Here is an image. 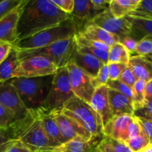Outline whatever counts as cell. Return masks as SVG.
Wrapping results in <instances>:
<instances>
[{
  "label": "cell",
  "instance_id": "1",
  "mask_svg": "<svg viewBox=\"0 0 152 152\" xmlns=\"http://www.w3.org/2000/svg\"><path fill=\"white\" fill-rule=\"evenodd\" d=\"M68 18L70 15L62 11L50 0H28L18 22V40L29 38Z\"/></svg>",
  "mask_w": 152,
  "mask_h": 152
},
{
  "label": "cell",
  "instance_id": "2",
  "mask_svg": "<svg viewBox=\"0 0 152 152\" xmlns=\"http://www.w3.org/2000/svg\"><path fill=\"white\" fill-rule=\"evenodd\" d=\"M53 75L45 77H16L9 80L16 88L21 100L29 111L42 108L51 87Z\"/></svg>",
  "mask_w": 152,
  "mask_h": 152
},
{
  "label": "cell",
  "instance_id": "3",
  "mask_svg": "<svg viewBox=\"0 0 152 152\" xmlns=\"http://www.w3.org/2000/svg\"><path fill=\"white\" fill-rule=\"evenodd\" d=\"M16 140L33 152L53 150L43 129L37 111H29L28 115L13 125Z\"/></svg>",
  "mask_w": 152,
  "mask_h": 152
},
{
  "label": "cell",
  "instance_id": "4",
  "mask_svg": "<svg viewBox=\"0 0 152 152\" xmlns=\"http://www.w3.org/2000/svg\"><path fill=\"white\" fill-rule=\"evenodd\" d=\"M60 111L80 125L93 137L104 136L102 120L90 104L74 96L65 103Z\"/></svg>",
  "mask_w": 152,
  "mask_h": 152
},
{
  "label": "cell",
  "instance_id": "5",
  "mask_svg": "<svg viewBox=\"0 0 152 152\" xmlns=\"http://www.w3.org/2000/svg\"><path fill=\"white\" fill-rule=\"evenodd\" d=\"M79 33L77 25L71 17L54 27L41 31L29 38L17 42L14 46L18 50H31L51 45L61 40L71 38Z\"/></svg>",
  "mask_w": 152,
  "mask_h": 152
},
{
  "label": "cell",
  "instance_id": "6",
  "mask_svg": "<svg viewBox=\"0 0 152 152\" xmlns=\"http://www.w3.org/2000/svg\"><path fill=\"white\" fill-rule=\"evenodd\" d=\"M76 49L77 44L74 36L71 38L61 40L40 48L17 50L19 60L31 56H44L50 59L59 68L67 66Z\"/></svg>",
  "mask_w": 152,
  "mask_h": 152
},
{
  "label": "cell",
  "instance_id": "7",
  "mask_svg": "<svg viewBox=\"0 0 152 152\" xmlns=\"http://www.w3.org/2000/svg\"><path fill=\"white\" fill-rule=\"evenodd\" d=\"M74 96L70 83L67 67L59 68L53 75L51 87L42 108L45 111H59Z\"/></svg>",
  "mask_w": 152,
  "mask_h": 152
},
{
  "label": "cell",
  "instance_id": "8",
  "mask_svg": "<svg viewBox=\"0 0 152 152\" xmlns=\"http://www.w3.org/2000/svg\"><path fill=\"white\" fill-rule=\"evenodd\" d=\"M57 70V66L48 58L31 56L19 60L13 77V78L45 77L54 75Z\"/></svg>",
  "mask_w": 152,
  "mask_h": 152
},
{
  "label": "cell",
  "instance_id": "9",
  "mask_svg": "<svg viewBox=\"0 0 152 152\" xmlns=\"http://www.w3.org/2000/svg\"><path fill=\"white\" fill-rule=\"evenodd\" d=\"M66 67L74 96L90 104L95 91V88L92 85L91 78L72 62H68Z\"/></svg>",
  "mask_w": 152,
  "mask_h": 152
},
{
  "label": "cell",
  "instance_id": "10",
  "mask_svg": "<svg viewBox=\"0 0 152 152\" xmlns=\"http://www.w3.org/2000/svg\"><path fill=\"white\" fill-rule=\"evenodd\" d=\"M91 22L102 28L109 34L120 39L129 36L132 31V25L127 18H116L111 14L109 8L95 16Z\"/></svg>",
  "mask_w": 152,
  "mask_h": 152
},
{
  "label": "cell",
  "instance_id": "11",
  "mask_svg": "<svg viewBox=\"0 0 152 152\" xmlns=\"http://www.w3.org/2000/svg\"><path fill=\"white\" fill-rule=\"evenodd\" d=\"M0 104L13 114L16 121L23 120L29 113L16 88L9 81L0 83Z\"/></svg>",
  "mask_w": 152,
  "mask_h": 152
},
{
  "label": "cell",
  "instance_id": "12",
  "mask_svg": "<svg viewBox=\"0 0 152 152\" xmlns=\"http://www.w3.org/2000/svg\"><path fill=\"white\" fill-rule=\"evenodd\" d=\"M28 0H22L21 4L0 20V41L5 42L14 47L19 42L16 35L17 25L24 6Z\"/></svg>",
  "mask_w": 152,
  "mask_h": 152
},
{
  "label": "cell",
  "instance_id": "13",
  "mask_svg": "<svg viewBox=\"0 0 152 152\" xmlns=\"http://www.w3.org/2000/svg\"><path fill=\"white\" fill-rule=\"evenodd\" d=\"M53 114L59 127L61 134L65 139V142L77 137H82L86 140L91 139L93 137L88 133L84 129L77 124L75 121L66 117L61 111H50Z\"/></svg>",
  "mask_w": 152,
  "mask_h": 152
},
{
  "label": "cell",
  "instance_id": "14",
  "mask_svg": "<svg viewBox=\"0 0 152 152\" xmlns=\"http://www.w3.org/2000/svg\"><path fill=\"white\" fill-rule=\"evenodd\" d=\"M134 115L114 116L103 127V135L117 140L126 142L128 137V128Z\"/></svg>",
  "mask_w": 152,
  "mask_h": 152
},
{
  "label": "cell",
  "instance_id": "15",
  "mask_svg": "<svg viewBox=\"0 0 152 152\" xmlns=\"http://www.w3.org/2000/svg\"><path fill=\"white\" fill-rule=\"evenodd\" d=\"M70 62L77 65L91 78H94L100 68L105 65L91 53L77 48L76 49Z\"/></svg>",
  "mask_w": 152,
  "mask_h": 152
},
{
  "label": "cell",
  "instance_id": "16",
  "mask_svg": "<svg viewBox=\"0 0 152 152\" xmlns=\"http://www.w3.org/2000/svg\"><path fill=\"white\" fill-rule=\"evenodd\" d=\"M108 88L106 86L96 88L90 102L91 106L100 117L103 127L113 117L108 100Z\"/></svg>",
  "mask_w": 152,
  "mask_h": 152
},
{
  "label": "cell",
  "instance_id": "17",
  "mask_svg": "<svg viewBox=\"0 0 152 152\" xmlns=\"http://www.w3.org/2000/svg\"><path fill=\"white\" fill-rule=\"evenodd\" d=\"M37 111L43 129L53 148H54L55 147L59 146L65 142V139L59 132V127L52 112L45 111L42 108Z\"/></svg>",
  "mask_w": 152,
  "mask_h": 152
},
{
  "label": "cell",
  "instance_id": "18",
  "mask_svg": "<svg viewBox=\"0 0 152 152\" xmlns=\"http://www.w3.org/2000/svg\"><path fill=\"white\" fill-rule=\"evenodd\" d=\"M100 13L94 10L91 0L74 1V10L70 17L77 25L79 32L83 27Z\"/></svg>",
  "mask_w": 152,
  "mask_h": 152
},
{
  "label": "cell",
  "instance_id": "19",
  "mask_svg": "<svg viewBox=\"0 0 152 152\" xmlns=\"http://www.w3.org/2000/svg\"><path fill=\"white\" fill-rule=\"evenodd\" d=\"M108 100L113 117L119 115H134L132 100L115 90L108 88Z\"/></svg>",
  "mask_w": 152,
  "mask_h": 152
},
{
  "label": "cell",
  "instance_id": "20",
  "mask_svg": "<svg viewBox=\"0 0 152 152\" xmlns=\"http://www.w3.org/2000/svg\"><path fill=\"white\" fill-rule=\"evenodd\" d=\"M102 137H92L90 140L82 137L74 138L55 147L52 151L53 152H94L95 147Z\"/></svg>",
  "mask_w": 152,
  "mask_h": 152
},
{
  "label": "cell",
  "instance_id": "21",
  "mask_svg": "<svg viewBox=\"0 0 152 152\" xmlns=\"http://www.w3.org/2000/svg\"><path fill=\"white\" fill-rule=\"evenodd\" d=\"M78 34L86 39L103 43L109 48L116 42H120V39L118 37L109 34L91 22H88Z\"/></svg>",
  "mask_w": 152,
  "mask_h": 152
},
{
  "label": "cell",
  "instance_id": "22",
  "mask_svg": "<svg viewBox=\"0 0 152 152\" xmlns=\"http://www.w3.org/2000/svg\"><path fill=\"white\" fill-rule=\"evenodd\" d=\"M128 67L132 71L137 80L149 82L152 80V61L141 56L130 57Z\"/></svg>",
  "mask_w": 152,
  "mask_h": 152
},
{
  "label": "cell",
  "instance_id": "23",
  "mask_svg": "<svg viewBox=\"0 0 152 152\" xmlns=\"http://www.w3.org/2000/svg\"><path fill=\"white\" fill-rule=\"evenodd\" d=\"M132 25V31L129 35L132 38L139 42L142 38L152 36V21L126 16Z\"/></svg>",
  "mask_w": 152,
  "mask_h": 152
},
{
  "label": "cell",
  "instance_id": "24",
  "mask_svg": "<svg viewBox=\"0 0 152 152\" xmlns=\"http://www.w3.org/2000/svg\"><path fill=\"white\" fill-rule=\"evenodd\" d=\"M19 62L18 50L13 47L7 57L0 65V83H5L13 79V73Z\"/></svg>",
  "mask_w": 152,
  "mask_h": 152
},
{
  "label": "cell",
  "instance_id": "25",
  "mask_svg": "<svg viewBox=\"0 0 152 152\" xmlns=\"http://www.w3.org/2000/svg\"><path fill=\"white\" fill-rule=\"evenodd\" d=\"M140 0H111L109 4L110 11L116 18H123L135 10Z\"/></svg>",
  "mask_w": 152,
  "mask_h": 152
},
{
  "label": "cell",
  "instance_id": "26",
  "mask_svg": "<svg viewBox=\"0 0 152 152\" xmlns=\"http://www.w3.org/2000/svg\"><path fill=\"white\" fill-rule=\"evenodd\" d=\"M94 152H132L124 142L103 136Z\"/></svg>",
  "mask_w": 152,
  "mask_h": 152
},
{
  "label": "cell",
  "instance_id": "27",
  "mask_svg": "<svg viewBox=\"0 0 152 152\" xmlns=\"http://www.w3.org/2000/svg\"><path fill=\"white\" fill-rule=\"evenodd\" d=\"M130 53L120 42H116L108 50V63H129Z\"/></svg>",
  "mask_w": 152,
  "mask_h": 152
},
{
  "label": "cell",
  "instance_id": "28",
  "mask_svg": "<svg viewBox=\"0 0 152 152\" xmlns=\"http://www.w3.org/2000/svg\"><path fill=\"white\" fill-rule=\"evenodd\" d=\"M145 85H146V82L137 80L132 88V90H133L132 104H133L134 111L142 108L145 105Z\"/></svg>",
  "mask_w": 152,
  "mask_h": 152
},
{
  "label": "cell",
  "instance_id": "29",
  "mask_svg": "<svg viewBox=\"0 0 152 152\" xmlns=\"http://www.w3.org/2000/svg\"><path fill=\"white\" fill-rule=\"evenodd\" d=\"M127 16L152 21V0H140L135 10Z\"/></svg>",
  "mask_w": 152,
  "mask_h": 152
},
{
  "label": "cell",
  "instance_id": "30",
  "mask_svg": "<svg viewBox=\"0 0 152 152\" xmlns=\"http://www.w3.org/2000/svg\"><path fill=\"white\" fill-rule=\"evenodd\" d=\"M17 141L13 128L0 129V152H5Z\"/></svg>",
  "mask_w": 152,
  "mask_h": 152
},
{
  "label": "cell",
  "instance_id": "31",
  "mask_svg": "<svg viewBox=\"0 0 152 152\" xmlns=\"http://www.w3.org/2000/svg\"><path fill=\"white\" fill-rule=\"evenodd\" d=\"M124 142L132 152H140L149 145L150 140L142 132L137 137L128 140Z\"/></svg>",
  "mask_w": 152,
  "mask_h": 152
},
{
  "label": "cell",
  "instance_id": "32",
  "mask_svg": "<svg viewBox=\"0 0 152 152\" xmlns=\"http://www.w3.org/2000/svg\"><path fill=\"white\" fill-rule=\"evenodd\" d=\"M135 53L152 61V36H148L138 42Z\"/></svg>",
  "mask_w": 152,
  "mask_h": 152
},
{
  "label": "cell",
  "instance_id": "33",
  "mask_svg": "<svg viewBox=\"0 0 152 152\" xmlns=\"http://www.w3.org/2000/svg\"><path fill=\"white\" fill-rule=\"evenodd\" d=\"M106 86L108 88L120 92V94L125 95V96H126L132 100V96H133V90H132V88L129 86H126V84L122 83L119 80H108V81L106 83Z\"/></svg>",
  "mask_w": 152,
  "mask_h": 152
},
{
  "label": "cell",
  "instance_id": "34",
  "mask_svg": "<svg viewBox=\"0 0 152 152\" xmlns=\"http://www.w3.org/2000/svg\"><path fill=\"white\" fill-rule=\"evenodd\" d=\"M16 122L13 114L0 104V129H7Z\"/></svg>",
  "mask_w": 152,
  "mask_h": 152
},
{
  "label": "cell",
  "instance_id": "35",
  "mask_svg": "<svg viewBox=\"0 0 152 152\" xmlns=\"http://www.w3.org/2000/svg\"><path fill=\"white\" fill-rule=\"evenodd\" d=\"M109 80L108 65H104L100 68L97 75L94 78H91L92 85L95 89L102 86H106L107 82Z\"/></svg>",
  "mask_w": 152,
  "mask_h": 152
},
{
  "label": "cell",
  "instance_id": "36",
  "mask_svg": "<svg viewBox=\"0 0 152 152\" xmlns=\"http://www.w3.org/2000/svg\"><path fill=\"white\" fill-rule=\"evenodd\" d=\"M22 0H2L0 2V20L13 9L21 4Z\"/></svg>",
  "mask_w": 152,
  "mask_h": 152
},
{
  "label": "cell",
  "instance_id": "37",
  "mask_svg": "<svg viewBox=\"0 0 152 152\" xmlns=\"http://www.w3.org/2000/svg\"><path fill=\"white\" fill-rule=\"evenodd\" d=\"M142 132L145 134L150 140V144L152 142V119L145 117H135Z\"/></svg>",
  "mask_w": 152,
  "mask_h": 152
},
{
  "label": "cell",
  "instance_id": "38",
  "mask_svg": "<svg viewBox=\"0 0 152 152\" xmlns=\"http://www.w3.org/2000/svg\"><path fill=\"white\" fill-rule=\"evenodd\" d=\"M108 73H109V80H119L120 74L123 70L127 67V64L124 63H108Z\"/></svg>",
  "mask_w": 152,
  "mask_h": 152
},
{
  "label": "cell",
  "instance_id": "39",
  "mask_svg": "<svg viewBox=\"0 0 152 152\" xmlns=\"http://www.w3.org/2000/svg\"><path fill=\"white\" fill-rule=\"evenodd\" d=\"M119 80L132 88L137 80L136 77L133 74L132 70L127 65V67L123 70V71L120 74Z\"/></svg>",
  "mask_w": 152,
  "mask_h": 152
},
{
  "label": "cell",
  "instance_id": "40",
  "mask_svg": "<svg viewBox=\"0 0 152 152\" xmlns=\"http://www.w3.org/2000/svg\"><path fill=\"white\" fill-rule=\"evenodd\" d=\"M62 11L67 14H71L74 10V0H50Z\"/></svg>",
  "mask_w": 152,
  "mask_h": 152
},
{
  "label": "cell",
  "instance_id": "41",
  "mask_svg": "<svg viewBox=\"0 0 152 152\" xmlns=\"http://www.w3.org/2000/svg\"><path fill=\"white\" fill-rule=\"evenodd\" d=\"M119 42L127 50V51L129 52L130 54L131 53H135V51H136L138 42L136 41L135 39H134L132 38L131 37H129V36L123 37V39H121L120 40Z\"/></svg>",
  "mask_w": 152,
  "mask_h": 152
},
{
  "label": "cell",
  "instance_id": "42",
  "mask_svg": "<svg viewBox=\"0 0 152 152\" xmlns=\"http://www.w3.org/2000/svg\"><path fill=\"white\" fill-rule=\"evenodd\" d=\"M134 116L152 119V99L145 101L143 108L134 111Z\"/></svg>",
  "mask_w": 152,
  "mask_h": 152
},
{
  "label": "cell",
  "instance_id": "43",
  "mask_svg": "<svg viewBox=\"0 0 152 152\" xmlns=\"http://www.w3.org/2000/svg\"><path fill=\"white\" fill-rule=\"evenodd\" d=\"M141 132H142L141 128L134 116L133 120L131 122L129 128H128V137H129V140L136 137Z\"/></svg>",
  "mask_w": 152,
  "mask_h": 152
},
{
  "label": "cell",
  "instance_id": "44",
  "mask_svg": "<svg viewBox=\"0 0 152 152\" xmlns=\"http://www.w3.org/2000/svg\"><path fill=\"white\" fill-rule=\"evenodd\" d=\"M13 46L5 42L0 41V65L7 57Z\"/></svg>",
  "mask_w": 152,
  "mask_h": 152
},
{
  "label": "cell",
  "instance_id": "45",
  "mask_svg": "<svg viewBox=\"0 0 152 152\" xmlns=\"http://www.w3.org/2000/svg\"><path fill=\"white\" fill-rule=\"evenodd\" d=\"M91 3L93 4V7L94 8V10L99 12V13H102V11L108 9V7H109L110 1H106V0H99V1L91 0Z\"/></svg>",
  "mask_w": 152,
  "mask_h": 152
},
{
  "label": "cell",
  "instance_id": "46",
  "mask_svg": "<svg viewBox=\"0 0 152 152\" xmlns=\"http://www.w3.org/2000/svg\"><path fill=\"white\" fill-rule=\"evenodd\" d=\"M5 152H33L28 149L20 141L17 140L13 145H12Z\"/></svg>",
  "mask_w": 152,
  "mask_h": 152
},
{
  "label": "cell",
  "instance_id": "47",
  "mask_svg": "<svg viewBox=\"0 0 152 152\" xmlns=\"http://www.w3.org/2000/svg\"><path fill=\"white\" fill-rule=\"evenodd\" d=\"M145 101L152 99V80L146 83L145 85Z\"/></svg>",
  "mask_w": 152,
  "mask_h": 152
},
{
  "label": "cell",
  "instance_id": "48",
  "mask_svg": "<svg viewBox=\"0 0 152 152\" xmlns=\"http://www.w3.org/2000/svg\"><path fill=\"white\" fill-rule=\"evenodd\" d=\"M140 152H152V144H149L147 147H145L143 150Z\"/></svg>",
  "mask_w": 152,
  "mask_h": 152
},
{
  "label": "cell",
  "instance_id": "49",
  "mask_svg": "<svg viewBox=\"0 0 152 152\" xmlns=\"http://www.w3.org/2000/svg\"><path fill=\"white\" fill-rule=\"evenodd\" d=\"M37 152H53L52 150H42V151H39Z\"/></svg>",
  "mask_w": 152,
  "mask_h": 152
},
{
  "label": "cell",
  "instance_id": "50",
  "mask_svg": "<svg viewBox=\"0 0 152 152\" xmlns=\"http://www.w3.org/2000/svg\"><path fill=\"white\" fill-rule=\"evenodd\" d=\"M151 144H152V142H151Z\"/></svg>",
  "mask_w": 152,
  "mask_h": 152
}]
</instances>
